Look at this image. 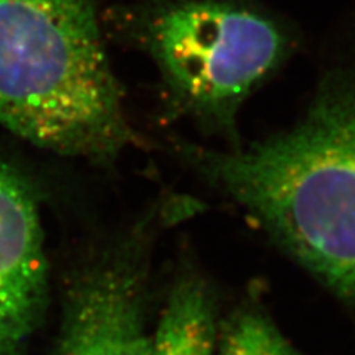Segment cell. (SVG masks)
<instances>
[{
	"label": "cell",
	"instance_id": "cell-5",
	"mask_svg": "<svg viewBox=\"0 0 355 355\" xmlns=\"http://www.w3.org/2000/svg\"><path fill=\"white\" fill-rule=\"evenodd\" d=\"M218 309L210 286L187 274L171 288L151 338V355H216Z\"/></svg>",
	"mask_w": 355,
	"mask_h": 355
},
{
	"label": "cell",
	"instance_id": "cell-1",
	"mask_svg": "<svg viewBox=\"0 0 355 355\" xmlns=\"http://www.w3.org/2000/svg\"><path fill=\"white\" fill-rule=\"evenodd\" d=\"M0 126L92 162L137 142L94 0H0Z\"/></svg>",
	"mask_w": 355,
	"mask_h": 355
},
{
	"label": "cell",
	"instance_id": "cell-3",
	"mask_svg": "<svg viewBox=\"0 0 355 355\" xmlns=\"http://www.w3.org/2000/svg\"><path fill=\"white\" fill-rule=\"evenodd\" d=\"M147 237L132 232L73 274L52 355H151Z\"/></svg>",
	"mask_w": 355,
	"mask_h": 355
},
{
	"label": "cell",
	"instance_id": "cell-6",
	"mask_svg": "<svg viewBox=\"0 0 355 355\" xmlns=\"http://www.w3.org/2000/svg\"><path fill=\"white\" fill-rule=\"evenodd\" d=\"M216 355H305L288 342L265 311L252 304L219 323Z\"/></svg>",
	"mask_w": 355,
	"mask_h": 355
},
{
	"label": "cell",
	"instance_id": "cell-4",
	"mask_svg": "<svg viewBox=\"0 0 355 355\" xmlns=\"http://www.w3.org/2000/svg\"><path fill=\"white\" fill-rule=\"evenodd\" d=\"M48 293L37 193L0 160V355H26L46 313Z\"/></svg>",
	"mask_w": 355,
	"mask_h": 355
},
{
	"label": "cell",
	"instance_id": "cell-2",
	"mask_svg": "<svg viewBox=\"0 0 355 355\" xmlns=\"http://www.w3.org/2000/svg\"><path fill=\"white\" fill-rule=\"evenodd\" d=\"M144 42L176 108L236 148L249 96L295 48L283 21L254 0H163L146 19Z\"/></svg>",
	"mask_w": 355,
	"mask_h": 355
}]
</instances>
